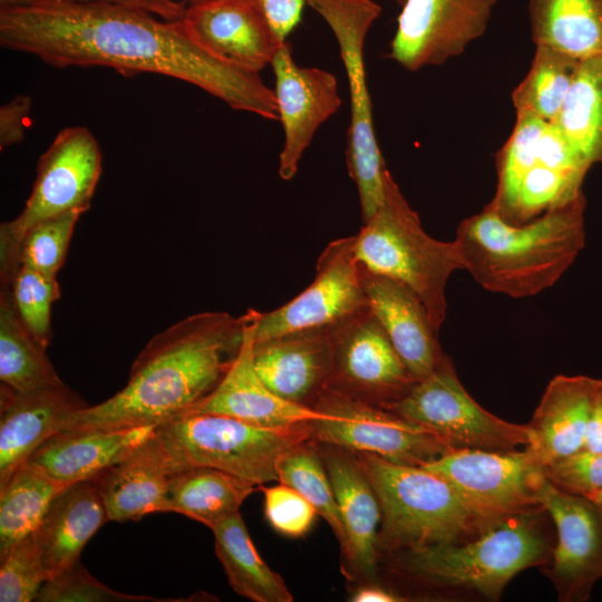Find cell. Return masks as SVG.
<instances>
[{
    "label": "cell",
    "mask_w": 602,
    "mask_h": 602,
    "mask_svg": "<svg viewBox=\"0 0 602 602\" xmlns=\"http://www.w3.org/2000/svg\"><path fill=\"white\" fill-rule=\"evenodd\" d=\"M0 43L57 67L152 72L195 85L236 110L279 119L274 91L259 72L201 46L182 20L115 3L37 2L0 8Z\"/></svg>",
    "instance_id": "obj_1"
},
{
    "label": "cell",
    "mask_w": 602,
    "mask_h": 602,
    "mask_svg": "<svg viewBox=\"0 0 602 602\" xmlns=\"http://www.w3.org/2000/svg\"><path fill=\"white\" fill-rule=\"evenodd\" d=\"M246 314L201 312L154 336L126 385L103 402L70 414L60 431L156 426L207 396L235 359Z\"/></svg>",
    "instance_id": "obj_2"
},
{
    "label": "cell",
    "mask_w": 602,
    "mask_h": 602,
    "mask_svg": "<svg viewBox=\"0 0 602 602\" xmlns=\"http://www.w3.org/2000/svg\"><path fill=\"white\" fill-rule=\"evenodd\" d=\"M585 207L582 193L522 225L484 207L457 227L462 266L491 292L535 295L553 287L583 250Z\"/></svg>",
    "instance_id": "obj_3"
},
{
    "label": "cell",
    "mask_w": 602,
    "mask_h": 602,
    "mask_svg": "<svg viewBox=\"0 0 602 602\" xmlns=\"http://www.w3.org/2000/svg\"><path fill=\"white\" fill-rule=\"evenodd\" d=\"M543 511L507 516L464 542L392 553L394 569L426 585L469 590L497 601L517 573L551 560Z\"/></svg>",
    "instance_id": "obj_4"
},
{
    "label": "cell",
    "mask_w": 602,
    "mask_h": 602,
    "mask_svg": "<svg viewBox=\"0 0 602 602\" xmlns=\"http://www.w3.org/2000/svg\"><path fill=\"white\" fill-rule=\"evenodd\" d=\"M355 454L380 505L379 553L464 542L498 522L474 511L445 478L421 466Z\"/></svg>",
    "instance_id": "obj_5"
},
{
    "label": "cell",
    "mask_w": 602,
    "mask_h": 602,
    "mask_svg": "<svg viewBox=\"0 0 602 602\" xmlns=\"http://www.w3.org/2000/svg\"><path fill=\"white\" fill-rule=\"evenodd\" d=\"M355 254L367 270L411 289L427 309L438 333L446 319V284L463 269L455 241L429 236L390 172L385 174V197L378 211L355 235Z\"/></svg>",
    "instance_id": "obj_6"
},
{
    "label": "cell",
    "mask_w": 602,
    "mask_h": 602,
    "mask_svg": "<svg viewBox=\"0 0 602 602\" xmlns=\"http://www.w3.org/2000/svg\"><path fill=\"white\" fill-rule=\"evenodd\" d=\"M172 472L205 466L262 486L278 482V465L295 445L312 439L309 423L266 428L215 414L181 412L155 427Z\"/></svg>",
    "instance_id": "obj_7"
},
{
    "label": "cell",
    "mask_w": 602,
    "mask_h": 602,
    "mask_svg": "<svg viewBox=\"0 0 602 602\" xmlns=\"http://www.w3.org/2000/svg\"><path fill=\"white\" fill-rule=\"evenodd\" d=\"M307 3L332 30L347 72L351 118L346 158L358 188L361 217L367 222L383 202L387 171L375 134L363 56L367 33L380 16L381 7L372 0H308Z\"/></svg>",
    "instance_id": "obj_8"
},
{
    "label": "cell",
    "mask_w": 602,
    "mask_h": 602,
    "mask_svg": "<svg viewBox=\"0 0 602 602\" xmlns=\"http://www.w3.org/2000/svg\"><path fill=\"white\" fill-rule=\"evenodd\" d=\"M101 174V152L87 127L61 129L39 157L31 193L18 216L0 226V278L16 273V255L33 224L69 211L86 212Z\"/></svg>",
    "instance_id": "obj_9"
},
{
    "label": "cell",
    "mask_w": 602,
    "mask_h": 602,
    "mask_svg": "<svg viewBox=\"0 0 602 602\" xmlns=\"http://www.w3.org/2000/svg\"><path fill=\"white\" fill-rule=\"evenodd\" d=\"M385 408L435 433L450 449L511 452L528 443L527 425L508 423L479 406L446 355L427 377Z\"/></svg>",
    "instance_id": "obj_10"
},
{
    "label": "cell",
    "mask_w": 602,
    "mask_h": 602,
    "mask_svg": "<svg viewBox=\"0 0 602 602\" xmlns=\"http://www.w3.org/2000/svg\"><path fill=\"white\" fill-rule=\"evenodd\" d=\"M324 412L309 421L313 440L368 453L400 465L421 466L452 450L429 429L394 411L326 389L313 406Z\"/></svg>",
    "instance_id": "obj_11"
},
{
    "label": "cell",
    "mask_w": 602,
    "mask_h": 602,
    "mask_svg": "<svg viewBox=\"0 0 602 602\" xmlns=\"http://www.w3.org/2000/svg\"><path fill=\"white\" fill-rule=\"evenodd\" d=\"M421 467L445 478L477 513L497 522L544 509V467L531 452L452 449Z\"/></svg>",
    "instance_id": "obj_12"
},
{
    "label": "cell",
    "mask_w": 602,
    "mask_h": 602,
    "mask_svg": "<svg viewBox=\"0 0 602 602\" xmlns=\"http://www.w3.org/2000/svg\"><path fill=\"white\" fill-rule=\"evenodd\" d=\"M329 332L332 371L328 389L386 407L415 383L369 307L330 326Z\"/></svg>",
    "instance_id": "obj_13"
},
{
    "label": "cell",
    "mask_w": 602,
    "mask_h": 602,
    "mask_svg": "<svg viewBox=\"0 0 602 602\" xmlns=\"http://www.w3.org/2000/svg\"><path fill=\"white\" fill-rule=\"evenodd\" d=\"M355 236L341 237L322 251L311 284L270 312H259L255 341L318 328H328L367 308Z\"/></svg>",
    "instance_id": "obj_14"
},
{
    "label": "cell",
    "mask_w": 602,
    "mask_h": 602,
    "mask_svg": "<svg viewBox=\"0 0 602 602\" xmlns=\"http://www.w3.org/2000/svg\"><path fill=\"white\" fill-rule=\"evenodd\" d=\"M497 0H406L389 58L409 71L440 66L482 37Z\"/></svg>",
    "instance_id": "obj_15"
},
{
    "label": "cell",
    "mask_w": 602,
    "mask_h": 602,
    "mask_svg": "<svg viewBox=\"0 0 602 602\" xmlns=\"http://www.w3.org/2000/svg\"><path fill=\"white\" fill-rule=\"evenodd\" d=\"M540 499L557 532L545 574L559 601H588L602 577V514L589 498L566 493L547 478Z\"/></svg>",
    "instance_id": "obj_16"
},
{
    "label": "cell",
    "mask_w": 602,
    "mask_h": 602,
    "mask_svg": "<svg viewBox=\"0 0 602 602\" xmlns=\"http://www.w3.org/2000/svg\"><path fill=\"white\" fill-rule=\"evenodd\" d=\"M271 66L279 119L284 133L279 176L289 181L295 175L318 128L341 106V98L336 76L317 67L298 66L287 40L279 47Z\"/></svg>",
    "instance_id": "obj_17"
},
{
    "label": "cell",
    "mask_w": 602,
    "mask_h": 602,
    "mask_svg": "<svg viewBox=\"0 0 602 602\" xmlns=\"http://www.w3.org/2000/svg\"><path fill=\"white\" fill-rule=\"evenodd\" d=\"M245 314L243 341L229 370L207 396L183 412L223 415L266 428L292 427L322 418L323 411L282 399L260 378L253 360L259 311L250 309Z\"/></svg>",
    "instance_id": "obj_18"
},
{
    "label": "cell",
    "mask_w": 602,
    "mask_h": 602,
    "mask_svg": "<svg viewBox=\"0 0 602 602\" xmlns=\"http://www.w3.org/2000/svg\"><path fill=\"white\" fill-rule=\"evenodd\" d=\"M207 51L260 72L271 65L279 40L258 0H215L190 4L181 19Z\"/></svg>",
    "instance_id": "obj_19"
},
{
    "label": "cell",
    "mask_w": 602,
    "mask_h": 602,
    "mask_svg": "<svg viewBox=\"0 0 602 602\" xmlns=\"http://www.w3.org/2000/svg\"><path fill=\"white\" fill-rule=\"evenodd\" d=\"M253 360L260 378L276 396L313 408L332 371L329 327L254 339Z\"/></svg>",
    "instance_id": "obj_20"
},
{
    "label": "cell",
    "mask_w": 602,
    "mask_h": 602,
    "mask_svg": "<svg viewBox=\"0 0 602 602\" xmlns=\"http://www.w3.org/2000/svg\"><path fill=\"white\" fill-rule=\"evenodd\" d=\"M88 406L65 382L23 392L1 385L0 488L45 440L60 431L70 414Z\"/></svg>",
    "instance_id": "obj_21"
},
{
    "label": "cell",
    "mask_w": 602,
    "mask_h": 602,
    "mask_svg": "<svg viewBox=\"0 0 602 602\" xmlns=\"http://www.w3.org/2000/svg\"><path fill=\"white\" fill-rule=\"evenodd\" d=\"M360 273L368 305L407 370L415 381L427 377L445 353L423 301L404 283L361 264Z\"/></svg>",
    "instance_id": "obj_22"
},
{
    "label": "cell",
    "mask_w": 602,
    "mask_h": 602,
    "mask_svg": "<svg viewBox=\"0 0 602 602\" xmlns=\"http://www.w3.org/2000/svg\"><path fill=\"white\" fill-rule=\"evenodd\" d=\"M340 517L347 534L346 555L352 572L371 576L378 560V526L381 511L375 489L355 452L318 443Z\"/></svg>",
    "instance_id": "obj_23"
},
{
    "label": "cell",
    "mask_w": 602,
    "mask_h": 602,
    "mask_svg": "<svg viewBox=\"0 0 602 602\" xmlns=\"http://www.w3.org/2000/svg\"><path fill=\"white\" fill-rule=\"evenodd\" d=\"M595 379L555 376L547 385L531 421L525 446L547 466L584 448Z\"/></svg>",
    "instance_id": "obj_24"
},
{
    "label": "cell",
    "mask_w": 602,
    "mask_h": 602,
    "mask_svg": "<svg viewBox=\"0 0 602 602\" xmlns=\"http://www.w3.org/2000/svg\"><path fill=\"white\" fill-rule=\"evenodd\" d=\"M173 472L161 439L154 434L126 458L97 478L108 520L126 522L167 512Z\"/></svg>",
    "instance_id": "obj_25"
},
{
    "label": "cell",
    "mask_w": 602,
    "mask_h": 602,
    "mask_svg": "<svg viewBox=\"0 0 602 602\" xmlns=\"http://www.w3.org/2000/svg\"><path fill=\"white\" fill-rule=\"evenodd\" d=\"M107 522L95 479L74 483L60 492L35 531L48 577L78 563L85 545Z\"/></svg>",
    "instance_id": "obj_26"
},
{
    "label": "cell",
    "mask_w": 602,
    "mask_h": 602,
    "mask_svg": "<svg viewBox=\"0 0 602 602\" xmlns=\"http://www.w3.org/2000/svg\"><path fill=\"white\" fill-rule=\"evenodd\" d=\"M155 427L59 431L45 440L28 460L68 484L94 479L146 441Z\"/></svg>",
    "instance_id": "obj_27"
},
{
    "label": "cell",
    "mask_w": 602,
    "mask_h": 602,
    "mask_svg": "<svg viewBox=\"0 0 602 602\" xmlns=\"http://www.w3.org/2000/svg\"><path fill=\"white\" fill-rule=\"evenodd\" d=\"M260 486L231 473L205 466L176 470L169 478L167 512L184 515L211 528L239 512Z\"/></svg>",
    "instance_id": "obj_28"
},
{
    "label": "cell",
    "mask_w": 602,
    "mask_h": 602,
    "mask_svg": "<svg viewBox=\"0 0 602 602\" xmlns=\"http://www.w3.org/2000/svg\"><path fill=\"white\" fill-rule=\"evenodd\" d=\"M532 40L579 60L602 51V0H530Z\"/></svg>",
    "instance_id": "obj_29"
},
{
    "label": "cell",
    "mask_w": 602,
    "mask_h": 602,
    "mask_svg": "<svg viewBox=\"0 0 602 602\" xmlns=\"http://www.w3.org/2000/svg\"><path fill=\"white\" fill-rule=\"evenodd\" d=\"M210 530L215 538V554L235 593L254 602L293 601L282 576L260 556L240 512Z\"/></svg>",
    "instance_id": "obj_30"
},
{
    "label": "cell",
    "mask_w": 602,
    "mask_h": 602,
    "mask_svg": "<svg viewBox=\"0 0 602 602\" xmlns=\"http://www.w3.org/2000/svg\"><path fill=\"white\" fill-rule=\"evenodd\" d=\"M71 484L27 460L0 488V560L35 533L54 498Z\"/></svg>",
    "instance_id": "obj_31"
},
{
    "label": "cell",
    "mask_w": 602,
    "mask_h": 602,
    "mask_svg": "<svg viewBox=\"0 0 602 602\" xmlns=\"http://www.w3.org/2000/svg\"><path fill=\"white\" fill-rule=\"evenodd\" d=\"M46 349L19 317L10 290L0 293V380L16 391H30L64 382Z\"/></svg>",
    "instance_id": "obj_32"
},
{
    "label": "cell",
    "mask_w": 602,
    "mask_h": 602,
    "mask_svg": "<svg viewBox=\"0 0 602 602\" xmlns=\"http://www.w3.org/2000/svg\"><path fill=\"white\" fill-rule=\"evenodd\" d=\"M553 123L590 166L602 163V51L580 60Z\"/></svg>",
    "instance_id": "obj_33"
},
{
    "label": "cell",
    "mask_w": 602,
    "mask_h": 602,
    "mask_svg": "<svg viewBox=\"0 0 602 602\" xmlns=\"http://www.w3.org/2000/svg\"><path fill=\"white\" fill-rule=\"evenodd\" d=\"M580 60L537 46L531 67L512 93L515 113H530L553 123L566 98Z\"/></svg>",
    "instance_id": "obj_34"
},
{
    "label": "cell",
    "mask_w": 602,
    "mask_h": 602,
    "mask_svg": "<svg viewBox=\"0 0 602 602\" xmlns=\"http://www.w3.org/2000/svg\"><path fill=\"white\" fill-rule=\"evenodd\" d=\"M278 476L279 483L300 493L329 524L346 557L347 534L317 441L309 439L287 452L279 462Z\"/></svg>",
    "instance_id": "obj_35"
},
{
    "label": "cell",
    "mask_w": 602,
    "mask_h": 602,
    "mask_svg": "<svg viewBox=\"0 0 602 602\" xmlns=\"http://www.w3.org/2000/svg\"><path fill=\"white\" fill-rule=\"evenodd\" d=\"M547 122L530 113H516L514 128L497 154V183L485 206L498 214L511 200L521 178L535 165L540 138Z\"/></svg>",
    "instance_id": "obj_36"
},
{
    "label": "cell",
    "mask_w": 602,
    "mask_h": 602,
    "mask_svg": "<svg viewBox=\"0 0 602 602\" xmlns=\"http://www.w3.org/2000/svg\"><path fill=\"white\" fill-rule=\"evenodd\" d=\"M84 212L75 210L30 226L23 234L16 255V271L23 265L57 276L61 268L75 226Z\"/></svg>",
    "instance_id": "obj_37"
},
{
    "label": "cell",
    "mask_w": 602,
    "mask_h": 602,
    "mask_svg": "<svg viewBox=\"0 0 602 602\" xmlns=\"http://www.w3.org/2000/svg\"><path fill=\"white\" fill-rule=\"evenodd\" d=\"M7 285L17 312L33 337L47 348L51 339V307L59 299L57 276L19 266Z\"/></svg>",
    "instance_id": "obj_38"
},
{
    "label": "cell",
    "mask_w": 602,
    "mask_h": 602,
    "mask_svg": "<svg viewBox=\"0 0 602 602\" xmlns=\"http://www.w3.org/2000/svg\"><path fill=\"white\" fill-rule=\"evenodd\" d=\"M48 580L35 533L29 534L0 560V602L35 601Z\"/></svg>",
    "instance_id": "obj_39"
},
{
    "label": "cell",
    "mask_w": 602,
    "mask_h": 602,
    "mask_svg": "<svg viewBox=\"0 0 602 602\" xmlns=\"http://www.w3.org/2000/svg\"><path fill=\"white\" fill-rule=\"evenodd\" d=\"M36 602H168L149 595L118 592L94 577L80 563L49 579L41 586Z\"/></svg>",
    "instance_id": "obj_40"
},
{
    "label": "cell",
    "mask_w": 602,
    "mask_h": 602,
    "mask_svg": "<svg viewBox=\"0 0 602 602\" xmlns=\"http://www.w3.org/2000/svg\"><path fill=\"white\" fill-rule=\"evenodd\" d=\"M261 488L265 517L278 533L300 537L311 528L318 513L300 493L281 483Z\"/></svg>",
    "instance_id": "obj_41"
},
{
    "label": "cell",
    "mask_w": 602,
    "mask_h": 602,
    "mask_svg": "<svg viewBox=\"0 0 602 602\" xmlns=\"http://www.w3.org/2000/svg\"><path fill=\"white\" fill-rule=\"evenodd\" d=\"M544 473L557 488L586 497L602 489V452L582 449L545 466Z\"/></svg>",
    "instance_id": "obj_42"
},
{
    "label": "cell",
    "mask_w": 602,
    "mask_h": 602,
    "mask_svg": "<svg viewBox=\"0 0 602 602\" xmlns=\"http://www.w3.org/2000/svg\"><path fill=\"white\" fill-rule=\"evenodd\" d=\"M32 100L28 95H17L0 107V149L23 140L30 124Z\"/></svg>",
    "instance_id": "obj_43"
},
{
    "label": "cell",
    "mask_w": 602,
    "mask_h": 602,
    "mask_svg": "<svg viewBox=\"0 0 602 602\" xmlns=\"http://www.w3.org/2000/svg\"><path fill=\"white\" fill-rule=\"evenodd\" d=\"M115 3L146 10L166 20H181L186 6L176 0H0L1 7L25 6L37 2Z\"/></svg>",
    "instance_id": "obj_44"
},
{
    "label": "cell",
    "mask_w": 602,
    "mask_h": 602,
    "mask_svg": "<svg viewBox=\"0 0 602 602\" xmlns=\"http://www.w3.org/2000/svg\"><path fill=\"white\" fill-rule=\"evenodd\" d=\"M260 4L281 41L293 31L301 19L302 10L308 0H259Z\"/></svg>",
    "instance_id": "obj_45"
},
{
    "label": "cell",
    "mask_w": 602,
    "mask_h": 602,
    "mask_svg": "<svg viewBox=\"0 0 602 602\" xmlns=\"http://www.w3.org/2000/svg\"><path fill=\"white\" fill-rule=\"evenodd\" d=\"M583 449L602 452V379H595L594 382L591 415Z\"/></svg>",
    "instance_id": "obj_46"
},
{
    "label": "cell",
    "mask_w": 602,
    "mask_h": 602,
    "mask_svg": "<svg viewBox=\"0 0 602 602\" xmlns=\"http://www.w3.org/2000/svg\"><path fill=\"white\" fill-rule=\"evenodd\" d=\"M350 600L353 602H397L405 599L389 589L370 584L357 589Z\"/></svg>",
    "instance_id": "obj_47"
},
{
    "label": "cell",
    "mask_w": 602,
    "mask_h": 602,
    "mask_svg": "<svg viewBox=\"0 0 602 602\" xmlns=\"http://www.w3.org/2000/svg\"><path fill=\"white\" fill-rule=\"evenodd\" d=\"M601 512L602 514V489L586 496Z\"/></svg>",
    "instance_id": "obj_48"
},
{
    "label": "cell",
    "mask_w": 602,
    "mask_h": 602,
    "mask_svg": "<svg viewBox=\"0 0 602 602\" xmlns=\"http://www.w3.org/2000/svg\"><path fill=\"white\" fill-rule=\"evenodd\" d=\"M190 4H197V3H203V2H208V1H215V0H186ZM259 1V0H258ZM260 2V1H259ZM188 4V6H190Z\"/></svg>",
    "instance_id": "obj_49"
},
{
    "label": "cell",
    "mask_w": 602,
    "mask_h": 602,
    "mask_svg": "<svg viewBox=\"0 0 602 602\" xmlns=\"http://www.w3.org/2000/svg\"><path fill=\"white\" fill-rule=\"evenodd\" d=\"M396 2L401 7L406 2V0H396Z\"/></svg>",
    "instance_id": "obj_50"
}]
</instances>
